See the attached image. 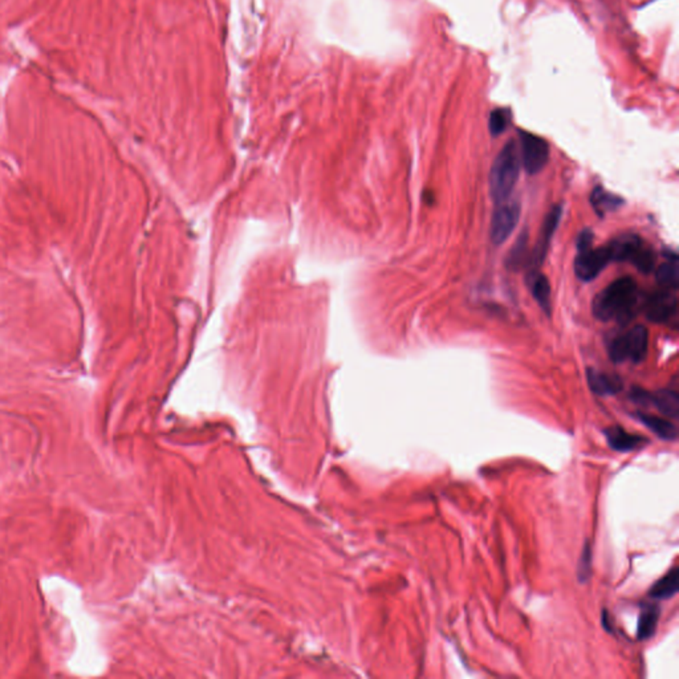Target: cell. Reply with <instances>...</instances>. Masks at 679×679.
<instances>
[{
    "instance_id": "6da1fadb",
    "label": "cell",
    "mask_w": 679,
    "mask_h": 679,
    "mask_svg": "<svg viewBox=\"0 0 679 679\" xmlns=\"http://www.w3.org/2000/svg\"><path fill=\"white\" fill-rule=\"evenodd\" d=\"M638 303V288L634 279L624 276L611 281L593 298V314L600 321H629Z\"/></svg>"
},
{
    "instance_id": "7a4b0ae2",
    "label": "cell",
    "mask_w": 679,
    "mask_h": 679,
    "mask_svg": "<svg viewBox=\"0 0 679 679\" xmlns=\"http://www.w3.org/2000/svg\"><path fill=\"white\" fill-rule=\"evenodd\" d=\"M520 166L519 145L516 141H508L495 158L488 175L489 195L496 203L509 199V195L518 183Z\"/></svg>"
},
{
    "instance_id": "3957f363",
    "label": "cell",
    "mask_w": 679,
    "mask_h": 679,
    "mask_svg": "<svg viewBox=\"0 0 679 679\" xmlns=\"http://www.w3.org/2000/svg\"><path fill=\"white\" fill-rule=\"evenodd\" d=\"M519 153L522 165L528 174L540 173L549 159L548 142L536 134L520 132L519 133Z\"/></svg>"
},
{
    "instance_id": "277c9868",
    "label": "cell",
    "mask_w": 679,
    "mask_h": 679,
    "mask_svg": "<svg viewBox=\"0 0 679 679\" xmlns=\"http://www.w3.org/2000/svg\"><path fill=\"white\" fill-rule=\"evenodd\" d=\"M520 218V206L518 202H505L498 203V207L492 214L491 225H489V238L491 242L496 245L505 243L511 234L519 223Z\"/></svg>"
},
{
    "instance_id": "5b68a950",
    "label": "cell",
    "mask_w": 679,
    "mask_h": 679,
    "mask_svg": "<svg viewBox=\"0 0 679 679\" xmlns=\"http://www.w3.org/2000/svg\"><path fill=\"white\" fill-rule=\"evenodd\" d=\"M610 259L608 247L598 248H585L577 252L575 259L576 276L582 281H591L597 278L600 272L609 264Z\"/></svg>"
},
{
    "instance_id": "8992f818",
    "label": "cell",
    "mask_w": 679,
    "mask_h": 679,
    "mask_svg": "<svg viewBox=\"0 0 679 679\" xmlns=\"http://www.w3.org/2000/svg\"><path fill=\"white\" fill-rule=\"evenodd\" d=\"M561 215H563L561 206H555L545 216L543 226H541V231H540L539 241L534 247V251L529 255V259L527 263L529 265L528 274L536 272L545 259L548 248L551 245V241H552V238L558 230V223L561 221Z\"/></svg>"
},
{
    "instance_id": "52a82bcc",
    "label": "cell",
    "mask_w": 679,
    "mask_h": 679,
    "mask_svg": "<svg viewBox=\"0 0 679 679\" xmlns=\"http://www.w3.org/2000/svg\"><path fill=\"white\" fill-rule=\"evenodd\" d=\"M631 400L638 405L653 406L666 417L677 419L679 414L678 393L669 389H662L654 393L645 392L642 389H633L630 394Z\"/></svg>"
},
{
    "instance_id": "ba28073f",
    "label": "cell",
    "mask_w": 679,
    "mask_h": 679,
    "mask_svg": "<svg viewBox=\"0 0 679 679\" xmlns=\"http://www.w3.org/2000/svg\"><path fill=\"white\" fill-rule=\"evenodd\" d=\"M677 308H678V300L676 294L673 291L665 290L649 296L646 301L645 312L647 320L656 324H662V323H667L671 317L676 316Z\"/></svg>"
},
{
    "instance_id": "9c48e42d",
    "label": "cell",
    "mask_w": 679,
    "mask_h": 679,
    "mask_svg": "<svg viewBox=\"0 0 679 679\" xmlns=\"http://www.w3.org/2000/svg\"><path fill=\"white\" fill-rule=\"evenodd\" d=\"M605 438L610 449L618 453H629L637 450L649 443V439L638 434L629 433L620 426L608 427L605 432Z\"/></svg>"
},
{
    "instance_id": "30bf717a",
    "label": "cell",
    "mask_w": 679,
    "mask_h": 679,
    "mask_svg": "<svg viewBox=\"0 0 679 679\" xmlns=\"http://www.w3.org/2000/svg\"><path fill=\"white\" fill-rule=\"evenodd\" d=\"M587 378L593 393L601 397L614 396L622 390V381L617 376H611L596 369H588Z\"/></svg>"
},
{
    "instance_id": "8fae6325",
    "label": "cell",
    "mask_w": 679,
    "mask_h": 679,
    "mask_svg": "<svg viewBox=\"0 0 679 679\" xmlns=\"http://www.w3.org/2000/svg\"><path fill=\"white\" fill-rule=\"evenodd\" d=\"M627 343V360L640 364L647 356V345H649V333L644 325H636L630 331L624 334Z\"/></svg>"
},
{
    "instance_id": "7c38bea8",
    "label": "cell",
    "mask_w": 679,
    "mask_h": 679,
    "mask_svg": "<svg viewBox=\"0 0 679 679\" xmlns=\"http://www.w3.org/2000/svg\"><path fill=\"white\" fill-rule=\"evenodd\" d=\"M642 244L644 243L638 235L625 234L613 239L607 247L611 261H630Z\"/></svg>"
},
{
    "instance_id": "4fadbf2b",
    "label": "cell",
    "mask_w": 679,
    "mask_h": 679,
    "mask_svg": "<svg viewBox=\"0 0 679 679\" xmlns=\"http://www.w3.org/2000/svg\"><path fill=\"white\" fill-rule=\"evenodd\" d=\"M529 290L534 298L538 301L540 308L547 316L552 311V298H551V284L545 275L539 271L528 274Z\"/></svg>"
},
{
    "instance_id": "5bb4252c",
    "label": "cell",
    "mask_w": 679,
    "mask_h": 679,
    "mask_svg": "<svg viewBox=\"0 0 679 679\" xmlns=\"http://www.w3.org/2000/svg\"><path fill=\"white\" fill-rule=\"evenodd\" d=\"M636 418L638 419L641 423L654 433L658 438L663 440H676L678 436V430L674 423H671L669 419L662 418L658 416H651L646 413H637Z\"/></svg>"
},
{
    "instance_id": "9a60e30c",
    "label": "cell",
    "mask_w": 679,
    "mask_h": 679,
    "mask_svg": "<svg viewBox=\"0 0 679 679\" xmlns=\"http://www.w3.org/2000/svg\"><path fill=\"white\" fill-rule=\"evenodd\" d=\"M678 588L679 569L674 567L651 585L649 596L654 600H669L678 593Z\"/></svg>"
},
{
    "instance_id": "2e32d148",
    "label": "cell",
    "mask_w": 679,
    "mask_h": 679,
    "mask_svg": "<svg viewBox=\"0 0 679 679\" xmlns=\"http://www.w3.org/2000/svg\"><path fill=\"white\" fill-rule=\"evenodd\" d=\"M591 203H592L594 211L600 216H604L610 211L618 209L624 203V199L616 194H611L608 190L602 189L601 186H597V188H594L592 195H591Z\"/></svg>"
},
{
    "instance_id": "e0dca14e",
    "label": "cell",
    "mask_w": 679,
    "mask_h": 679,
    "mask_svg": "<svg viewBox=\"0 0 679 679\" xmlns=\"http://www.w3.org/2000/svg\"><path fill=\"white\" fill-rule=\"evenodd\" d=\"M660 620V608L657 605H646L640 614L637 625L638 640H647L653 637L657 630Z\"/></svg>"
},
{
    "instance_id": "ac0fdd59",
    "label": "cell",
    "mask_w": 679,
    "mask_h": 679,
    "mask_svg": "<svg viewBox=\"0 0 679 679\" xmlns=\"http://www.w3.org/2000/svg\"><path fill=\"white\" fill-rule=\"evenodd\" d=\"M656 279L665 290L676 291L678 288V259H677V256L662 263L661 265L658 267V270L656 271Z\"/></svg>"
},
{
    "instance_id": "d6986e66",
    "label": "cell",
    "mask_w": 679,
    "mask_h": 679,
    "mask_svg": "<svg viewBox=\"0 0 679 679\" xmlns=\"http://www.w3.org/2000/svg\"><path fill=\"white\" fill-rule=\"evenodd\" d=\"M511 120H512L511 110L508 108H498V109L492 110L489 114V122H488V128H489L491 134L499 136V134L505 133L507 128L511 123Z\"/></svg>"
},
{
    "instance_id": "ffe728a7",
    "label": "cell",
    "mask_w": 679,
    "mask_h": 679,
    "mask_svg": "<svg viewBox=\"0 0 679 679\" xmlns=\"http://www.w3.org/2000/svg\"><path fill=\"white\" fill-rule=\"evenodd\" d=\"M527 252H528V242H527V234L524 232L522 236H519L518 242L508 254L507 267L511 270H519L524 263H527Z\"/></svg>"
},
{
    "instance_id": "44dd1931",
    "label": "cell",
    "mask_w": 679,
    "mask_h": 679,
    "mask_svg": "<svg viewBox=\"0 0 679 679\" xmlns=\"http://www.w3.org/2000/svg\"><path fill=\"white\" fill-rule=\"evenodd\" d=\"M630 263L638 268L641 272L644 274H649L651 272V270L654 268V263H656V256H654V252L645 247L644 244L638 248V251L633 255V258L630 259Z\"/></svg>"
},
{
    "instance_id": "7402d4cb",
    "label": "cell",
    "mask_w": 679,
    "mask_h": 679,
    "mask_svg": "<svg viewBox=\"0 0 679 679\" xmlns=\"http://www.w3.org/2000/svg\"><path fill=\"white\" fill-rule=\"evenodd\" d=\"M609 357L613 363H617V364L627 361V343H625L624 334H620L610 341Z\"/></svg>"
},
{
    "instance_id": "603a6c76",
    "label": "cell",
    "mask_w": 679,
    "mask_h": 679,
    "mask_svg": "<svg viewBox=\"0 0 679 679\" xmlns=\"http://www.w3.org/2000/svg\"><path fill=\"white\" fill-rule=\"evenodd\" d=\"M592 571V551H591V544L587 541L578 564V578L581 582H585L591 577Z\"/></svg>"
},
{
    "instance_id": "cb8c5ba5",
    "label": "cell",
    "mask_w": 679,
    "mask_h": 679,
    "mask_svg": "<svg viewBox=\"0 0 679 679\" xmlns=\"http://www.w3.org/2000/svg\"><path fill=\"white\" fill-rule=\"evenodd\" d=\"M577 251L585 250L593 245V232L591 230H582L577 238Z\"/></svg>"
}]
</instances>
